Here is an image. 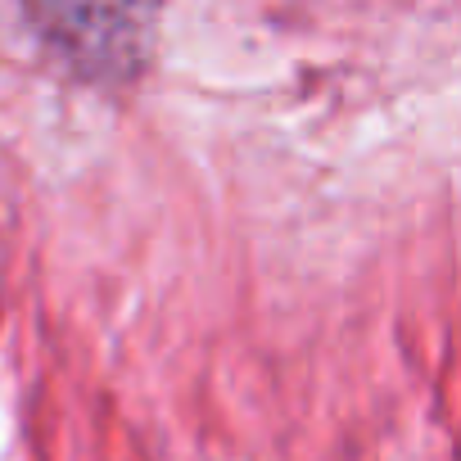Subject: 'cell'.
I'll return each instance as SVG.
<instances>
[{"mask_svg":"<svg viewBox=\"0 0 461 461\" xmlns=\"http://www.w3.org/2000/svg\"><path fill=\"white\" fill-rule=\"evenodd\" d=\"M46 50L86 82H136L154 50L158 0H23Z\"/></svg>","mask_w":461,"mask_h":461,"instance_id":"cell-1","label":"cell"}]
</instances>
